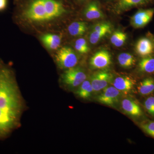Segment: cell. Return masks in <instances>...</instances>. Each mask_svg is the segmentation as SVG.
<instances>
[{"label":"cell","instance_id":"obj_11","mask_svg":"<svg viewBox=\"0 0 154 154\" xmlns=\"http://www.w3.org/2000/svg\"><path fill=\"white\" fill-rule=\"evenodd\" d=\"M113 85L119 91L127 94L133 88L134 82L130 77L123 76L116 78L113 81Z\"/></svg>","mask_w":154,"mask_h":154},{"label":"cell","instance_id":"obj_14","mask_svg":"<svg viewBox=\"0 0 154 154\" xmlns=\"http://www.w3.org/2000/svg\"><path fill=\"white\" fill-rule=\"evenodd\" d=\"M41 40L47 48L55 50L57 49L60 45L61 38L60 36L57 34L47 33L41 36Z\"/></svg>","mask_w":154,"mask_h":154},{"label":"cell","instance_id":"obj_23","mask_svg":"<svg viewBox=\"0 0 154 154\" xmlns=\"http://www.w3.org/2000/svg\"><path fill=\"white\" fill-rule=\"evenodd\" d=\"M127 36L126 33L123 32L120 37L118 38L115 43L113 44L116 47H120L122 46L126 41Z\"/></svg>","mask_w":154,"mask_h":154},{"label":"cell","instance_id":"obj_12","mask_svg":"<svg viewBox=\"0 0 154 154\" xmlns=\"http://www.w3.org/2000/svg\"><path fill=\"white\" fill-rule=\"evenodd\" d=\"M122 107L125 112L134 117H139L142 115V110L140 106L132 99H125L122 101Z\"/></svg>","mask_w":154,"mask_h":154},{"label":"cell","instance_id":"obj_16","mask_svg":"<svg viewBox=\"0 0 154 154\" xmlns=\"http://www.w3.org/2000/svg\"><path fill=\"white\" fill-rule=\"evenodd\" d=\"M69 33L72 36H82L88 30L87 23L83 22H75L69 25Z\"/></svg>","mask_w":154,"mask_h":154},{"label":"cell","instance_id":"obj_28","mask_svg":"<svg viewBox=\"0 0 154 154\" xmlns=\"http://www.w3.org/2000/svg\"><path fill=\"white\" fill-rule=\"evenodd\" d=\"M152 38H153V42H154L153 43H154V37Z\"/></svg>","mask_w":154,"mask_h":154},{"label":"cell","instance_id":"obj_25","mask_svg":"<svg viewBox=\"0 0 154 154\" xmlns=\"http://www.w3.org/2000/svg\"><path fill=\"white\" fill-rule=\"evenodd\" d=\"M75 44L79 45L86 48H90L88 47L87 41L84 38H80L77 39L76 41H75Z\"/></svg>","mask_w":154,"mask_h":154},{"label":"cell","instance_id":"obj_21","mask_svg":"<svg viewBox=\"0 0 154 154\" xmlns=\"http://www.w3.org/2000/svg\"><path fill=\"white\" fill-rule=\"evenodd\" d=\"M140 126L146 133L154 138V122H145L140 124Z\"/></svg>","mask_w":154,"mask_h":154},{"label":"cell","instance_id":"obj_6","mask_svg":"<svg viewBox=\"0 0 154 154\" xmlns=\"http://www.w3.org/2000/svg\"><path fill=\"white\" fill-rule=\"evenodd\" d=\"M154 14V8L141 9L131 17V24L134 28H143L151 21Z\"/></svg>","mask_w":154,"mask_h":154},{"label":"cell","instance_id":"obj_20","mask_svg":"<svg viewBox=\"0 0 154 154\" xmlns=\"http://www.w3.org/2000/svg\"><path fill=\"white\" fill-rule=\"evenodd\" d=\"M118 60L119 65L125 68L132 66L135 63L134 57L128 53H122L118 56Z\"/></svg>","mask_w":154,"mask_h":154},{"label":"cell","instance_id":"obj_19","mask_svg":"<svg viewBox=\"0 0 154 154\" xmlns=\"http://www.w3.org/2000/svg\"><path fill=\"white\" fill-rule=\"evenodd\" d=\"M139 69L141 72L151 73L154 72V57L149 56L144 57L138 64Z\"/></svg>","mask_w":154,"mask_h":154},{"label":"cell","instance_id":"obj_4","mask_svg":"<svg viewBox=\"0 0 154 154\" xmlns=\"http://www.w3.org/2000/svg\"><path fill=\"white\" fill-rule=\"evenodd\" d=\"M55 60L60 68L67 69L75 66L79 58L73 50L70 47H64L56 53Z\"/></svg>","mask_w":154,"mask_h":154},{"label":"cell","instance_id":"obj_5","mask_svg":"<svg viewBox=\"0 0 154 154\" xmlns=\"http://www.w3.org/2000/svg\"><path fill=\"white\" fill-rule=\"evenodd\" d=\"M113 78L112 74L107 70L96 72L91 75L90 79L94 92L103 90L111 82Z\"/></svg>","mask_w":154,"mask_h":154},{"label":"cell","instance_id":"obj_15","mask_svg":"<svg viewBox=\"0 0 154 154\" xmlns=\"http://www.w3.org/2000/svg\"><path fill=\"white\" fill-rule=\"evenodd\" d=\"M152 0H119L117 8L119 11H124L137 6L145 5Z\"/></svg>","mask_w":154,"mask_h":154},{"label":"cell","instance_id":"obj_2","mask_svg":"<svg viewBox=\"0 0 154 154\" xmlns=\"http://www.w3.org/2000/svg\"><path fill=\"white\" fill-rule=\"evenodd\" d=\"M66 12L60 0H30L22 16L30 23L42 24L58 19Z\"/></svg>","mask_w":154,"mask_h":154},{"label":"cell","instance_id":"obj_9","mask_svg":"<svg viewBox=\"0 0 154 154\" xmlns=\"http://www.w3.org/2000/svg\"><path fill=\"white\" fill-rule=\"evenodd\" d=\"M112 27L110 23L103 22L94 26L90 36V42L96 44L107 34L111 33Z\"/></svg>","mask_w":154,"mask_h":154},{"label":"cell","instance_id":"obj_13","mask_svg":"<svg viewBox=\"0 0 154 154\" xmlns=\"http://www.w3.org/2000/svg\"><path fill=\"white\" fill-rule=\"evenodd\" d=\"M84 15L87 19L91 20L102 19L104 17L98 4L94 2L90 3L87 5L84 11Z\"/></svg>","mask_w":154,"mask_h":154},{"label":"cell","instance_id":"obj_3","mask_svg":"<svg viewBox=\"0 0 154 154\" xmlns=\"http://www.w3.org/2000/svg\"><path fill=\"white\" fill-rule=\"evenodd\" d=\"M87 79L85 71L79 67H74L66 69L62 75L61 82L69 88L79 87Z\"/></svg>","mask_w":154,"mask_h":154},{"label":"cell","instance_id":"obj_24","mask_svg":"<svg viewBox=\"0 0 154 154\" xmlns=\"http://www.w3.org/2000/svg\"><path fill=\"white\" fill-rule=\"evenodd\" d=\"M123 32L120 31H116L114 32L110 37V42L112 44H114L116 40L120 37Z\"/></svg>","mask_w":154,"mask_h":154},{"label":"cell","instance_id":"obj_27","mask_svg":"<svg viewBox=\"0 0 154 154\" xmlns=\"http://www.w3.org/2000/svg\"><path fill=\"white\" fill-rule=\"evenodd\" d=\"M2 66V63H1V60H0V68H1Z\"/></svg>","mask_w":154,"mask_h":154},{"label":"cell","instance_id":"obj_17","mask_svg":"<svg viewBox=\"0 0 154 154\" xmlns=\"http://www.w3.org/2000/svg\"><path fill=\"white\" fill-rule=\"evenodd\" d=\"M94 92L91 82L85 80L77 89L76 94L80 98L84 99H89Z\"/></svg>","mask_w":154,"mask_h":154},{"label":"cell","instance_id":"obj_7","mask_svg":"<svg viewBox=\"0 0 154 154\" xmlns=\"http://www.w3.org/2000/svg\"><path fill=\"white\" fill-rule=\"evenodd\" d=\"M111 64V56L110 53L105 50H102L96 52L90 61L91 67L94 69H105Z\"/></svg>","mask_w":154,"mask_h":154},{"label":"cell","instance_id":"obj_22","mask_svg":"<svg viewBox=\"0 0 154 154\" xmlns=\"http://www.w3.org/2000/svg\"><path fill=\"white\" fill-rule=\"evenodd\" d=\"M144 106L147 112L150 115L154 116V96H150L146 99Z\"/></svg>","mask_w":154,"mask_h":154},{"label":"cell","instance_id":"obj_10","mask_svg":"<svg viewBox=\"0 0 154 154\" xmlns=\"http://www.w3.org/2000/svg\"><path fill=\"white\" fill-rule=\"evenodd\" d=\"M154 45L153 42L150 39L143 37L137 41L135 46L136 51L142 57L149 56L153 53Z\"/></svg>","mask_w":154,"mask_h":154},{"label":"cell","instance_id":"obj_1","mask_svg":"<svg viewBox=\"0 0 154 154\" xmlns=\"http://www.w3.org/2000/svg\"><path fill=\"white\" fill-rule=\"evenodd\" d=\"M24 102L13 71L0 68V140L8 137L20 125Z\"/></svg>","mask_w":154,"mask_h":154},{"label":"cell","instance_id":"obj_26","mask_svg":"<svg viewBox=\"0 0 154 154\" xmlns=\"http://www.w3.org/2000/svg\"><path fill=\"white\" fill-rule=\"evenodd\" d=\"M8 5V0H0V12L5 11Z\"/></svg>","mask_w":154,"mask_h":154},{"label":"cell","instance_id":"obj_18","mask_svg":"<svg viewBox=\"0 0 154 154\" xmlns=\"http://www.w3.org/2000/svg\"><path fill=\"white\" fill-rule=\"evenodd\" d=\"M139 93L142 95H148L154 91V80L152 78L145 79L140 83L138 86Z\"/></svg>","mask_w":154,"mask_h":154},{"label":"cell","instance_id":"obj_8","mask_svg":"<svg viewBox=\"0 0 154 154\" xmlns=\"http://www.w3.org/2000/svg\"><path fill=\"white\" fill-rule=\"evenodd\" d=\"M97 97L98 102L107 106H113L118 102L120 92L113 86L106 87Z\"/></svg>","mask_w":154,"mask_h":154}]
</instances>
